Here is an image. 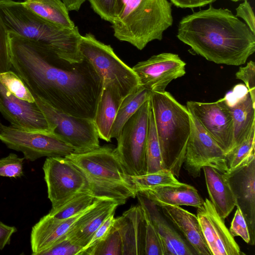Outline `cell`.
<instances>
[{"label":"cell","mask_w":255,"mask_h":255,"mask_svg":"<svg viewBox=\"0 0 255 255\" xmlns=\"http://www.w3.org/2000/svg\"><path fill=\"white\" fill-rule=\"evenodd\" d=\"M11 65L32 95L55 109L93 120L103 77L86 59L71 63L45 47L9 32Z\"/></svg>","instance_id":"1"},{"label":"cell","mask_w":255,"mask_h":255,"mask_svg":"<svg viewBox=\"0 0 255 255\" xmlns=\"http://www.w3.org/2000/svg\"><path fill=\"white\" fill-rule=\"evenodd\" d=\"M177 37L197 54L219 64L240 66L255 52V34L228 8H208L183 17Z\"/></svg>","instance_id":"2"},{"label":"cell","mask_w":255,"mask_h":255,"mask_svg":"<svg viewBox=\"0 0 255 255\" xmlns=\"http://www.w3.org/2000/svg\"><path fill=\"white\" fill-rule=\"evenodd\" d=\"M0 16L9 33L36 42L71 63L83 60L79 49L82 35L77 26H57L35 14L22 2L13 0H0Z\"/></svg>","instance_id":"3"},{"label":"cell","mask_w":255,"mask_h":255,"mask_svg":"<svg viewBox=\"0 0 255 255\" xmlns=\"http://www.w3.org/2000/svg\"><path fill=\"white\" fill-rule=\"evenodd\" d=\"M65 157L83 173L96 198L111 200L120 205L136 196V191L115 148L100 146L86 152L73 153Z\"/></svg>","instance_id":"4"},{"label":"cell","mask_w":255,"mask_h":255,"mask_svg":"<svg viewBox=\"0 0 255 255\" xmlns=\"http://www.w3.org/2000/svg\"><path fill=\"white\" fill-rule=\"evenodd\" d=\"M164 168L178 178L190 133V113L168 92H151L150 98Z\"/></svg>","instance_id":"5"},{"label":"cell","mask_w":255,"mask_h":255,"mask_svg":"<svg viewBox=\"0 0 255 255\" xmlns=\"http://www.w3.org/2000/svg\"><path fill=\"white\" fill-rule=\"evenodd\" d=\"M171 7L168 0H124L111 23L114 35L142 50L149 42L161 40L164 31L172 25Z\"/></svg>","instance_id":"6"},{"label":"cell","mask_w":255,"mask_h":255,"mask_svg":"<svg viewBox=\"0 0 255 255\" xmlns=\"http://www.w3.org/2000/svg\"><path fill=\"white\" fill-rule=\"evenodd\" d=\"M79 49L83 58L103 77L104 83H115L124 98L140 85L132 68L119 58L111 45L98 40L91 33L81 36Z\"/></svg>","instance_id":"7"},{"label":"cell","mask_w":255,"mask_h":255,"mask_svg":"<svg viewBox=\"0 0 255 255\" xmlns=\"http://www.w3.org/2000/svg\"><path fill=\"white\" fill-rule=\"evenodd\" d=\"M150 105L149 98L126 122L116 138V152L129 176L146 172V145Z\"/></svg>","instance_id":"8"},{"label":"cell","mask_w":255,"mask_h":255,"mask_svg":"<svg viewBox=\"0 0 255 255\" xmlns=\"http://www.w3.org/2000/svg\"><path fill=\"white\" fill-rule=\"evenodd\" d=\"M32 96L47 119L52 133L72 147L75 153L86 152L100 146L93 120L61 112L36 96Z\"/></svg>","instance_id":"9"},{"label":"cell","mask_w":255,"mask_h":255,"mask_svg":"<svg viewBox=\"0 0 255 255\" xmlns=\"http://www.w3.org/2000/svg\"><path fill=\"white\" fill-rule=\"evenodd\" d=\"M0 140L8 148L22 152L29 161L75 153L72 147L53 133L26 130L11 126H4L0 132Z\"/></svg>","instance_id":"10"},{"label":"cell","mask_w":255,"mask_h":255,"mask_svg":"<svg viewBox=\"0 0 255 255\" xmlns=\"http://www.w3.org/2000/svg\"><path fill=\"white\" fill-rule=\"evenodd\" d=\"M42 169L52 204L50 210L56 209L78 192L89 190L83 173L65 157H47Z\"/></svg>","instance_id":"11"},{"label":"cell","mask_w":255,"mask_h":255,"mask_svg":"<svg viewBox=\"0 0 255 255\" xmlns=\"http://www.w3.org/2000/svg\"><path fill=\"white\" fill-rule=\"evenodd\" d=\"M190 133L183 163L185 169L194 178L200 176L204 166L225 173L228 171L226 153L190 113Z\"/></svg>","instance_id":"12"},{"label":"cell","mask_w":255,"mask_h":255,"mask_svg":"<svg viewBox=\"0 0 255 255\" xmlns=\"http://www.w3.org/2000/svg\"><path fill=\"white\" fill-rule=\"evenodd\" d=\"M186 108L213 138L226 154L234 146L232 117L226 98L213 102L190 101Z\"/></svg>","instance_id":"13"},{"label":"cell","mask_w":255,"mask_h":255,"mask_svg":"<svg viewBox=\"0 0 255 255\" xmlns=\"http://www.w3.org/2000/svg\"><path fill=\"white\" fill-rule=\"evenodd\" d=\"M186 63L172 53L154 55L132 68L140 85L151 92H163L173 80L183 76Z\"/></svg>","instance_id":"14"},{"label":"cell","mask_w":255,"mask_h":255,"mask_svg":"<svg viewBox=\"0 0 255 255\" xmlns=\"http://www.w3.org/2000/svg\"><path fill=\"white\" fill-rule=\"evenodd\" d=\"M0 113L14 128L52 133L47 119L35 102H29L16 97L0 82Z\"/></svg>","instance_id":"15"},{"label":"cell","mask_w":255,"mask_h":255,"mask_svg":"<svg viewBox=\"0 0 255 255\" xmlns=\"http://www.w3.org/2000/svg\"><path fill=\"white\" fill-rule=\"evenodd\" d=\"M196 216L212 255H245L209 199L197 208Z\"/></svg>","instance_id":"16"},{"label":"cell","mask_w":255,"mask_h":255,"mask_svg":"<svg viewBox=\"0 0 255 255\" xmlns=\"http://www.w3.org/2000/svg\"><path fill=\"white\" fill-rule=\"evenodd\" d=\"M234 195L236 204L246 221L250 245L255 244V158L240 167L224 173Z\"/></svg>","instance_id":"17"},{"label":"cell","mask_w":255,"mask_h":255,"mask_svg":"<svg viewBox=\"0 0 255 255\" xmlns=\"http://www.w3.org/2000/svg\"><path fill=\"white\" fill-rule=\"evenodd\" d=\"M114 227L121 237L123 255H144L145 220L139 205L115 218Z\"/></svg>","instance_id":"18"},{"label":"cell","mask_w":255,"mask_h":255,"mask_svg":"<svg viewBox=\"0 0 255 255\" xmlns=\"http://www.w3.org/2000/svg\"><path fill=\"white\" fill-rule=\"evenodd\" d=\"M119 205L111 200L97 199L75 222L66 236L83 249L98 229L115 212Z\"/></svg>","instance_id":"19"},{"label":"cell","mask_w":255,"mask_h":255,"mask_svg":"<svg viewBox=\"0 0 255 255\" xmlns=\"http://www.w3.org/2000/svg\"><path fill=\"white\" fill-rule=\"evenodd\" d=\"M86 210L65 219L56 218L49 214L42 217L31 229L30 240L31 254L40 255L51 247L67 233Z\"/></svg>","instance_id":"20"},{"label":"cell","mask_w":255,"mask_h":255,"mask_svg":"<svg viewBox=\"0 0 255 255\" xmlns=\"http://www.w3.org/2000/svg\"><path fill=\"white\" fill-rule=\"evenodd\" d=\"M160 207L164 215L182 234L196 255H212L196 215L179 206Z\"/></svg>","instance_id":"21"},{"label":"cell","mask_w":255,"mask_h":255,"mask_svg":"<svg viewBox=\"0 0 255 255\" xmlns=\"http://www.w3.org/2000/svg\"><path fill=\"white\" fill-rule=\"evenodd\" d=\"M139 204L147 211L161 241L164 255H196L191 247L159 213L157 206L137 193Z\"/></svg>","instance_id":"22"},{"label":"cell","mask_w":255,"mask_h":255,"mask_svg":"<svg viewBox=\"0 0 255 255\" xmlns=\"http://www.w3.org/2000/svg\"><path fill=\"white\" fill-rule=\"evenodd\" d=\"M137 193L159 207L166 205L190 206L197 208L204 201L195 187L181 182L174 185L141 190Z\"/></svg>","instance_id":"23"},{"label":"cell","mask_w":255,"mask_h":255,"mask_svg":"<svg viewBox=\"0 0 255 255\" xmlns=\"http://www.w3.org/2000/svg\"><path fill=\"white\" fill-rule=\"evenodd\" d=\"M124 98L117 85L112 81L104 83L93 122L99 138L111 140V130Z\"/></svg>","instance_id":"24"},{"label":"cell","mask_w":255,"mask_h":255,"mask_svg":"<svg viewBox=\"0 0 255 255\" xmlns=\"http://www.w3.org/2000/svg\"><path fill=\"white\" fill-rule=\"evenodd\" d=\"M202 169L210 200L219 216L225 220L236 204L230 186L224 173L210 166H204Z\"/></svg>","instance_id":"25"},{"label":"cell","mask_w":255,"mask_h":255,"mask_svg":"<svg viewBox=\"0 0 255 255\" xmlns=\"http://www.w3.org/2000/svg\"><path fill=\"white\" fill-rule=\"evenodd\" d=\"M229 107L234 128L233 149L255 130V105L248 92L233 105L229 103Z\"/></svg>","instance_id":"26"},{"label":"cell","mask_w":255,"mask_h":255,"mask_svg":"<svg viewBox=\"0 0 255 255\" xmlns=\"http://www.w3.org/2000/svg\"><path fill=\"white\" fill-rule=\"evenodd\" d=\"M22 2L35 14L57 26L68 29L76 26L61 0H25Z\"/></svg>","instance_id":"27"},{"label":"cell","mask_w":255,"mask_h":255,"mask_svg":"<svg viewBox=\"0 0 255 255\" xmlns=\"http://www.w3.org/2000/svg\"><path fill=\"white\" fill-rule=\"evenodd\" d=\"M151 92L140 85L125 97L119 108L111 130V137L116 138L126 122L151 96Z\"/></svg>","instance_id":"28"},{"label":"cell","mask_w":255,"mask_h":255,"mask_svg":"<svg viewBox=\"0 0 255 255\" xmlns=\"http://www.w3.org/2000/svg\"><path fill=\"white\" fill-rule=\"evenodd\" d=\"M98 199L89 190L81 191L55 210L48 214L53 217L65 219L76 216L88 209Z\"/></svg>","instance_id":"29"},{"label":"cell","mask_w":255,"mask_h":255,"mask_svg":"<svg viewBox=\"0 0 255 255\" xmlns=\"http://www.w3.org/2000/svg\"><path fill=\"white\" fill-rule=\"evenodd\" d=\"M146 173L156 172L164 168L151 103L149 110L148 131L146 145Z\"/></svg>","instance_id":"30"},{"label":"cell","mask_w":255,"mask_h":255,"mask_svg":"<svg viewBox=\"0 0 255 255\" xmlns=\"http://www.w3.org/2000/svg\"><path fill=\"white\" fill-rule=\"evenodd\" d=\"M129 177L137 194L141 190L165 185H174L180 183L172 172L166 168L154 172Z\"/></svg>","instance_id":"31"},{"label":"cell","mask_w":255,"mask_h":255,"mask_svg":"<svg viewBox=\"0 0 255 255\" xmlns=\"http://www.w3.org/2000/svg\"><path fill=\"white\" fill-rule=\"evenodd\" d=\"M255 158V130L240 144L226 154L228 171L237 169Z\"/></svg>","instance_id":"32"},{"label":"cell","mask_w":255,"mask_h":255,"mask_svg":"<svg viewBox=\"0 0 255 255\" xmlns=\"http://www.w3.org/2000/svg\"><path fill=\"white\" fill-rule=\"evenodd\" d=\"M123 255V244L118 230L113 227L108 235L81 255Z\"/></svg>","instance_id":"33"},{"label":"cell","mask_w":255,"mask_h":255,"mask_svg":"<svg viewBox=\"0 0 255 255\" xmlns=\"http://www.w3.org/2000/svg\"><path fill=\"white\" fill-rule=\"evenodd\" d=\"M0 82L16 97L29 102H35L33 96L26 85L11 70L0 73Z\"/></svg>","instance_id":"34"},{"label":"cell","mask_w":255,"mask_h":255,"mask_svg":"<svg viewBox=\"0 0 255 255\" xmlns=\"http://www.w3.org/2000/svg\"><path fill=\"white\" fill-rule=\"evenodd\" d=\"M140 206L143 210L145 220L144 255H164L160 237L147 211L142 206Z\"/></svg>","instance_id":"35"},{"label":"cell","mask_w":255,"mask_h":255,"mask_svg":"<svg viewBox=\"0 0 255 255\" xmlns=\"http://www.w3.org/2000/svg\"><path fill=\"white\" fill-rule=\"evenodd\" d=\"M24 159L14 153L0 158V176L15 178L23 176Z\"/></svg>","instance_id":"36"},{"label":"cell","mask_w":255,"mask_h":255,"mask_svg":"<svg viewBox=\"0 0 255 255\" xmlns=\"http://www.w3.org/2000/svg\"><path fill=\"white\" fill-rule=\"evenodd\" d=\"M101 18L112 23L121 12L118 0H87Z\"/></svg>","instance_id":"37"},{"label":"cell","mask_w":255,"mask_h":255,"mask_svg":"<svg viewBox=\"0 0 255 255\" xmlns=\"http://www.w3.org/2000/svg\"><path fill=\"white\" fill-rule=\"evenodd\" d=\"M9 32L0 16V73L11 70Z\"/></svg>","instance_id":"38"},{"label":"cell","mask_w":255,"mask_h":255,"mask_svg":"<svg viewBox=\"0 0 255 255\" xmlns=\"http://www.w3.org/2000/svg\"><path fill=\"white\" fill-rule=\"evenodd\" d=\"M82 249L65 235L40 255H80Z\"/></svg>","instance_id":"39"},{"label":"cell","mask_w":255,"mask_h":255,"mask_svg":"<svg viewBox=\"0 0 255 255\" xmlns=\"http://www.w3.org/2000/svg\"><path fill=\"white\" fill-rule=\"evenodd\" d=\"M236 79L243 81L255 105V63L251 60L246 66L240 67L235 74Z\"/></svg>","instance_id":"40"},{"label":"cell","mask_w":255,"mask_h":255,"mask_svg":"<svg viewBox=\"0 0 255 255\" xmlns=\"http://www.w3.org/2000/svg\"><path fill=\"white\" fill-rule=\"evenodd\" d=\"M229 231L232 237H240L250 245V235L247 222L240 209L238 207Z\"/></svg>","instance_id":"41"},{"label":"cell","mask_w":255,"mask_h":255,"mask_svg":"<svg viewBox=\"0 0 255 255\" xmlns=\"http://www.w3.org/2000/svg\"><path fill=\"white\" fill-rule=\"evenodd\" d=\"M114 213L115 212L112 213L98 229L89 243L83 249L80 255L84 251L94 246L103 240L108 235L115 223Z\"/></svg>","instance_id":"42"},{"label":"cell","mask_w":255,"mask_h":255,"mask_svg":"<svg viewBox=\"0 0 255 255\" xmlns=\"http://www.w3.org/2000/svg\"><path fill=\"white\" fill-rule=\"evenodd\" d=\"M237 17L242 18L252 32L255 34V18L253 8L247 0H244L236 8Z\"/></svg>","instance_id":"43"},{"label":"cell","mask_w":255,"mask_h":255,"mask_svg":"<svg viewBox=\"0 0 255 255\" xmlns=\"http://www.w3.org/2000/svg\"><path fill=\"white\" fill-rule=\"evenodd\" d=\"M16 232L15 227L8 226L0 221V250L10 244L12 235Z\"/></svg>","instance_id":"44"},{"label":"cell","mask_w":255,"mask_h":255,"mask_svg":"<svg viewBox=\"0 0 255 255\" xmlns=\"http://www.w3.org/2000/svg\"><path fill=\"white\" fill-rule=\"evenodd\" d=\"M175 6L180 8H194L211 4L217 0H170Z\"/></svg>","instance_id":"45"},{"label":"cell","mask_w":255,"mask_h":255,"mask_svg":"<svg viewBox=\"0 0 255 255\" xmlns=\"http://www.w3.org/2000/svg\"><path fill=\"white\" fill-rule=\"evenodd\" d=\"M69 11H78L83 3L87 0H61Z\"/></svg>","instance_id":"46"},{"label":"cell","mask_w":255,"mask_h":255,"mask_svg":"<svg viewBox=\"0 0 255 255\" xmlns=\"http://www.w3.org/2000/svg\"><path fill=\"white\" fill-rule=\"evenodd\" d=\"M124 0H118L119 5V7L120 8L121 11L123 8V5H124Z\"/></svg>","instance_id":"47"},{"label":"cell","mask_w":255,"mask_h":255,"mask_svg":"<svg viewBox=\"0 0 255 255\" xmlns=\"http://www.w3.org/2000/svg\"><path fill=\"white\" fill-rule=\"evenodd\" d=\"M4 127V126L2 124V123L1 122V121L0 120V132L3 129Z\"/></svg>","instance_id":"48"},{"label":"cell","mask_w":255,"mask_h":255,"mask_svg":"<svg viewBox=\"0 0 255 255\" xmlns=\"http://www.w3.org/2000/svg\"><path fill=\"white\" fill-rule=\"evenodd\" d=\"M233 1H239V0H231Z\"/></svg>","instance_id":"49"}]
</instances>
